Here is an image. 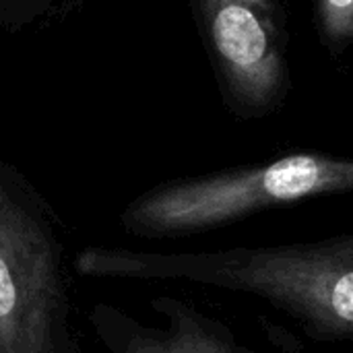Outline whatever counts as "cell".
Returning <instances> with one entry per match:
<instances>
[{
  "instance_id": "7a4b0ae2",
  "label": "cell",
  "mask_w": 353,
  "mask_h": 353,
  "mask_svg": "<svg viewBox=\"0 0 353 353\" xmlns=\"http://www.w3.org/2000/svg\"><path fill=\"white\" fill-rule=\"evenodd\" d=\"M58 221L37 188L0 161V353H87Z\"/></svg>"
},
{
  "instance_id": "8992f818",
  "label": "cell",
  "mask_w": 353,
  "mask_h": 353,
  "mask_svg": "<svg viewBox=\"0 0 353 353\" xmlns=\"http://www.w3.org/2000/svg\"><path fill=\"white\" fill-rule=\"evenodd\" d=\"M314 21L325 50L339 58L353 48V0H314Z\"/></svg>"
},
{
  "instance_id": "5b68a950",
  "label": "cell",
  "mask_w": 353,
  "mask_h": 353,
  "mask_svg": "<svg viewBox=\"0 0 353 353\" xmlns=\"http://www.w3.org/2000/svg\"><path fill=\"white\" fill-rule=\"evenodd\" d=\"M149 306L161 319L159 325L143 323L110 302H95L87 312V321L103 352L254 353L242 347L223 323L180 298L157 296Z\"/></svg>"
},
{
  "instance_id": "52a82bcc",
  "label": "cell",
  "mask_w": 353,
  "mask_h": 353,
  "mask_svg": "<svg viewBox=\"0 0 353 353\" xmlns=\"http://www.w3.org/2000/svg\"><path fill=\"white\" fill-rule=\"evenodd\" d=\"M283 2H290V0H283Z\"/></svg>"
},
{
  "instance_id": "277c9868",
  "label": "cell",
  "mask_w": 353,
  "mask_h": 353,
  "mask_svg": "<svg viewBox=\"0 0 353 353\" xmlns=\"http://www.w3.org/2000/svg\"><path fill=\"white\" fill-rule=\"evenodd\" d=\"M228 110L259 120L292 91L290 27L283 0H188Z\"/></svg>"
},
{
  "instance_id": "6da1fadb",
  "label": "cell",
  "mask_w": 353,
  "mask_h": 353,
  "mask_svg": "<svg viewBox=\"0 0 353 353\" xmlns=\"http://www.w3.org/2000/svg\"><path fill=\"white\" fill-rule=\"evenodd\" d=\"M72 269L89 279L186 281L267 300L319 341L353 339V234L312 244L209 252L87 246Z\"/></svg>"
},
{
  "instance_id": "3957f363",
  "label": "cell",
  "mask_w": 353,
  "mask_h": 353,
  "mask_svg": "<svg viewBox=\"0 0 353 353\" xmlns=\"http://www.w3.org/2000/svg\"><path fill=\"white\" fill-rule=\"evenodd\" d=\"M347 192H353V157L292 153L153 186L122 209L120 228L132 238H182L263 209Z\"/></svg>"
}]
</instances>
